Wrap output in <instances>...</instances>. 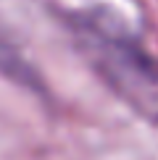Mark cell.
<instances>
[{"label": "cell", "instance_id": "6da1fadb", "mask_svg": "<svg viewBox=\"0 0 158 160\" xmlns=\"http://www.w3.org/2000/svg\"><path fill=\"white\" fill-rule=\"evenodd\" d=\"M76 32L95 71L137 113L158 126V61L100 24H79Z\"/></svg>", "mask_w": 158, "mask_h": 160}]
</instances>
